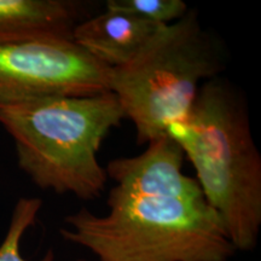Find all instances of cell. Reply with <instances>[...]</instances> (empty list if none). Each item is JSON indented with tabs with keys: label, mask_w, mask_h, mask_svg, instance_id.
I'll return each mask as SVG.
<instances>
[{
	"label": "cell",
	"mask_w": 261,
	"mask_h": 261,
	"mask_svg": "<svg viewBox=\"0 0 261 261\" xmlns=\"http://www.w3.org/2000/svg\"><path fill=\"white\" fill-rule=\"evenodd\" d=\"M167 135L194 166L234 249L253 250L261 228V156L243 94L224 77L205 81L189 115Z\"/></svg>",
	"instance_id": "obj_1"
},
{
	"label": "cell",
	"mask_w": 261,
	"mask_h": 261,
	"mask_svg": "<svg viewBox=\"0 0 261 261\" xmlns=\"http://www.w3.org/2000/svg\"><path fill=\"white\" fill-rule=\"evenodd\" d=\"M126 119L113 92L54 96L0 108V125L15 143L17 165L41 190L93 201L108 175L98 151Z\"/></svg>",
	"instance_id": "obj_2"
},
{
	"label": "cell",
	"mask_w": 261,
	"mask_h": 261,
	"mask_svg": "<svg viewBox=\"0 0 261 261\" xmlns=\"http://www.w3.org/2000/svg\"><path fill=\"white\" fill-rule=\"evenodd\" d=\"M107 204L104 215H67L61 228L98 261H228L237 252L205 200L109 195Z\"/></svg>",
	"instance_id": "obj_3"
},
{
	"label": "cell",
	"mask_w": 261,
	"mask_h": 261,
	"mask_svg": "<svg viewBox=\"0 0 261 261\" xmlns=\"http://www.w3.org/2000/svg\"><path fill=\"white\" fill-rule=\"evenodd\" d=\"M223 61L195 10L163 24L133 60L109 71V91L133 122L137 144L167 135L190 113L205 81L219 76Z\"/></svg>",
	"instance_id": "obj_4"
},
{
	"label": "cell",
	"mask_w": 261,
	"mask_h": 261,
	"mask_svg": "<svg viewBox=\"0 0 261 261\" xmlns=\"http://www.w3.org/2000/svg\"><path fill=\"white\" fill-rule=\"evenodd\" d=\"M109 71L70 38L0 35V108L109 92Z\"/></svg>",
	"instance_id": "obj_5"
},
{
	"label": "cell",
	"mask_w": 261,
	"mask_h": 261,
	"mask_svg": "<svg viewBox=\"0 0 261 261\" xmlns=\"http://www.w3.org/2000/svg\"><path fill=\"white\" fill-rule=\"evenodd\" d=\"M185 155L168 135L148 144L142 154L108 162V179L115 182L113 196H163L182 200H205L196 179L182 173Z\"/></svg>",
	"instance_id": "obj_6"
},
{
	"label": "cell",
	"mask_w": 261,
	"mask_h": 261,
	"mask_svg": "<svg viewBox=\"0 0 261 261\" xmlns=\"http://www.w3.org/2000/svg\"><path fill=\"white\" fill-rule=\"evenodd\" d=\"M161 25L106 10L75 25L71 41L98 63L114 69L133 60Z\"/></svg>",
	"instance_id": "obj_7"
},
{
	"label": "cell",
	"mask_w": 261,
	"mask_h": 261,
	"mask_svg": "<svg viewBox=\"0 0 261 261\" xmlns=\"http://www.w3.org/2000/svg\"><path fill=\"white\" fill-rule=\"evenodd\" d=\"M80 14V3L71 0H0V35L71 39Z\"/></svg>",
	"instance_id": "obj_8"
},
{
	"label": "cell",
	"mask_w": 261,
	"mask_h": 261,
	"mask_svg": "<svg viewBox=\"0 0 261 261\" xmlns=\"http://www.w3.org/2000/svg\"><path fill=\"white\" fill-rule=\"evenodd\" d=\"M42 201L37 197H22L15 204L11 220L0 244V261H28L21 254V241L25 231L37 221ZM38 261H55V252L48 249L44 257Z\"/></svg>",
	"instance_id": "obj_9"
},
{
	"label": "cell",
	"mask_w": 261,
	"mask_h": 261,
	"mask_svg": "<svg viewBox=\"0 0 261 261\" xmlns=\"http://www.w3.org/2000/svg\"><path fill=\"white\" fill-rule=\"evenodd\" d=\"M106 10L125 12L155 24H171L190 9L182 0H108Z\"/></svg>",
	"instance_id": "obj_10"
},
{
	"label": "cell",
	"mask_w": 261,
	"mask_h": 261,
	"mask_svg": "<svg viewBox=\"0 0 261 261\" xmlns=\"http://www.w3.org/2000/svg\"><path fill=\"white\" fill-rule=\"evenodd\" d=\"M76 261H87V260H85V259H79V260H76Z\"/></svg>",
	"instance_id": "obj_11"
}]
</instances>
